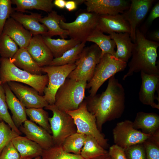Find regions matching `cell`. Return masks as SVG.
<instances>
[{
  "label": "cell",
  "instance_id": "3957f363",
  "mask_svg": "<svg viewBox=\"0 0 159 159\" xmlns=\"http://www.w3.org/2000/svg\"><path fill=\"white\" fill-rule=\"evenodd\" d=\"M0 80L1 84L10 81L21 82L31 86L42 95L48 84V77L44 75H34L15 66L11 59L1 58L0 62Z\"/></svg>",
  "mask_w": 159,
  "mask_h": 159
},
{
  "label": "cell",
  "instance_id": "ba28073f",
  "mask_svg": "<svg viewBox=\"0 0 159 159\" xmlns=\"http://www.w3.org/2000/svg\"><path fill=\"white\" fill-rule=\"evenodd\" d=\"M52 111L53 116L49 122L54 145H62L68 137L77 132L74 120L67 113L59 110L54 104L48 105L44 107Z\"/></svg>",
  "mask_w": 159,
  "mask_h": 159
},
{
  "label": "cell",
  "instance_id": "52a82bcc",
  "mask_svg": "<svg viewBox=\"0 0 159 159\" xmlns=\"http://www.w3.org/2000/svg\"><path fill=\"white\" fill-rule=\"evenodd\" d=\"M66 112L73 119L77 133L92 136L105 149L108 147L107 140L98 130L95 117L88 111L85 99L77 109Z\"/></svg>",
  "mask_w": 159,
  "mask_h": 159
},
{
  "label": "cell",
  "instance_id": "ac0fdd59",
  "mask_svg": "<svg viewBox=\"0 0 159 159\" xmlns=\"http://www.w3.org/2000/svg\"><path fill=\"white\" fill-rule=\"evenodd\" d=\"M97 28L103 33H128L130 29L122 14L99 15Z\"/></svg>",
  "mask_w": 159,
  "mask_h": 159
},
{
  "label": "cell",
  "instance_id": "bcb514c9",
  "mask_svg": "<svg viewBox=\"0 0 159 159\" xmlns=\"http://www.w3.org/2000/svg\"><path fill=\"white\" fill-rule=\"evenodd\" d=\"M150 38L154 41L158 42L159 41V31L158 30L153 32L150 35Z\"/></svg>",
  "mask_w": 159,
  "mask_h": 159
},
{
  "label": "cell",
  "instance_id": "ee69618b",
  "mask_svg": "<svg viewBox=\"0 0 159 159\" xmlns=\"http://www.w3.org/2000/svg\"><path fill=\"white\" fill-rule=\"evenodd\" d=\"M77 5L76 0L67 1H66L65 8L68 11H72L75 10Z\"/></svg>",
  "mask_w": 159,
  "mask_h": 159
},
{
  "label": "cell",
  "instance_id": "7c38bea8",
  "mask_svg": "<svg viewBox=\"0 0 159 159\" xmlns=\"http://www.w3.org/2000/svg\"><path fill=\"white\" fill-rule=\"evenodd\" d=\"M7 83L13 93L26 108H43L49 105L43 96L40 95L33 88L14 81Z\"/></svg>",
  "mask_w": 159,
  "mask_h": 159
},
{
  "label": "cell",
  "instance_id": "d6986e66",
  "mask_svg": "<svg viewBox=\"0 0 159 159\" xmlns=\"http://www.w3.org/2000/svg\"><path fill=\"white\" fill-rule=\"evenodd\" d=\"M2 34L11 38L19 48H26L32 37V35L29 31L11 17L6 20Z\"/></svg>",
  "mask_w": 159,
  "mask_h": 159
},
{
  "label": "cell",
  "instance_id": "c3c4849f",
  "mask_svg": "<svg viewBox=\"0 0 159 159\" xmlns=\"http://www.w3.org/2000/svg\"><path fill=\"white\" fill-rule=\"evenodd\" d=\"M33 159H41V157L39 156L34 158Z\"/></svg>",
  "mask_w": 159,
  "mask_h": 159
},
{
  "label": "cell",
  "instance_id": "83f0119b",
  "mask_svg": "<svg viewBox=\"0 0 159 159\" xmlns=\"http://www.w3.org/2000/svg\"><path fill=\"white\" fill-rule=\"evenodd\" d=\"M86 42H93L101 50L102 56L105 54H109L114 56L116 51L115 42L110 35H106L97 28L87 39Z\"/></svg>",
  "mask_w": 159,
  "mask_h": 159
},
{
  "label": "cell",
  "instance_id": "e0dca14e",
  "mask_svg": "<svg viewBox=\"0 0 159 159\" xmlns=\"http://www.w3.org/2000/svg\"><path fill=\"white\" fill-rule=\"evenodd\" d=\"M26 49L34 61L40 67L49 66L54 58L41 35L32 37Z\"/></svg>",
  "mask_w": 159,
  "mask_h": 159
},
{
  "label": "cell",
  "instance_id": "f35d334b",
  "mask_svg": "<svg viewBox=\"0 0 159 159\" xmlns=\"http://www.w3.org/2000/svg\"><path fill=\"white\" fill-rule=\"evenodd\" d=\"M10 0H0V35L6 20L10 17L13 11Z\"/></svg>",
  "mask_w": 159,
  "mask_h": 159
},
{
  "label": "cell",
  "instance_id": "b9f144b4",
  "mask_svg": "<svg viewBox=\"0 0 159 159\" xmlns=\"http://www.w3.org/2000/svg\"><path fill=\"white\" fill-rule=\"evenodd\" d=\"M108 152L110 157L113 159H127L125 150L115 144L111 146Z\"/></svg>",
  "mask_w": 159,
  "mask_h": 159
},
{
  "label": "cell",
  "instance_id": "484cf974",
  "mask_svg": "<svg viewBox=\"0 0 159 159\" xmlns=\"http://www.w3.org/2000/svg\"><path fill=\"white\" fill-rule=\"evenodd\" d=\"M62 20L64 21V18L54 10H52L47 16L42 17L40 20V22L48 29L45 36L51 37L54 36L59 35L62 39L67 38L68 36V32L62 28L59 25V23Z\"/></svg>",
  "mask_w": 159,
  "mask_h": 159
},
{
  "label": "cell",
  "instance_id": "277c9868",
  "mask_svg": "<svg viewBox=\"0 0 159 159\" xmlns=\"http://www.w3.org/2000/svg\"><path fill=\"white\" fill-rule=\"evenodd\" d=\"M87 83L85 81L67 78L56 93L54 104L65 112L77 109L85 98Z\"/></svg>",
  "mask_w": 159,
  "mask_h": 159
},
{
  "label": "cell",
  "instance_id": "681fc988",
  "mask_svg": "<svg viewBox=\"0 0 159 159\" xmlns=\"http://www.w3.org/2000/svg\"><path fill=\"white\" fill-rule=\"evenodd\" d=\"M0 66H1V64H0ZM2 85V84H1V80H0V85Z\"/></svg>",
  "mask_w": 159,
  "mask_h": 159
},
{
  "label": "cell",
  "instance_id": "8992f818",
  "mask_svg": "<svg viewBox=\"0 0 159 159\" xmlns=\"http://www.w3.org/2000/svg\"><path fill=\"white\" fill-rule=\"evenodd\" d=\"M101 57V50L96 44L85 47L74 63L75 68L67 78L88 82L92 77Z\"/></svg>",
  "mask_w": 159,
  "mask_h": 159
},
{
  "label": "cell",
  "instance_id": "6da1fadb",
  "mask_svg": "<svg viewBox=\"0 0 159 159\" xmlns=\"http://www.w3.org/2000/svg\"><path fill=\"white\" fill-rule=\"evenodd\" d=\"M88 111L94 115L98 130L107 121L120 118L125 109V93L115 75L109 79L107 87L101 94L85 98Z\"/></svg>",
  "mask_w": 159,
  "mask_h": 159
},
{
  "label": "cell",
  "instance_id": "f1b7e54d",
  "mask_svg": "<svg viewBox=\"0 0 159 159\" xmlns=\"http://www.w3.org/2000/svg\"><path fill=\"white\" fill-rule=\"evenodd\" d=\"M11 2L16 6L14 10L21 13L32 9L50 12L54 6L52 0H12Z\"/></svg>",
  "mask_w": 159,
  "mask_h": 159
},
{
  "label": "cell",
  "instance_id": "e575fe53",
  "mask_svg": "<svg viewBox=\"0 0 159 159\" xmlns=\"http://www.w3.org/2000/svg\"><path fill=\"white\" fill-rule=\"evenodd\" d=\"M19 48L16 43L8 36L0 35V56L1 58L11 59Z\"/></svg>",
  "mask_w": 159,
  "mask_h": 159
},
{
  "label": "cell",
  "instance_id": "d590c367",
  "mask_svg": "<svg viewBox=\"0 0 159 159\" xmlns=\"http://www.w3.org/2000/svg\"><path fill=\"white\" fill-rule=\"evenodd\" d=\"M3 121L6 123L13 130L19 135L21 134L15 125L8 110L6 102L5 92L3 85H0V121Z\"/></svg>",
  "mask_w": 159,
  "mask_h": 159
},
{
  "label": "cell",
  "instance_id": "1f68e13d",
  "mask_svg": "<svg viewBox=\"0 0 159 159\" xmlns=\"http://www.w3.org/2000/svg\"><path fill=\"white\" fill-rule=\"evenodd\" d=\"M86 135L76 132L67 137L62 145L66 152L80 155L84 144Z\"/></svg>",
  "mask_w": 159,
  "mask_h": 159
},
{
  "label": "cell",
  "instance_id": "8fae6325",
  "mask_svg": "<svg viewBox=\"0 0 159 159\" xmlns=\"http://www.w3.org/2000/svg\"><path fill=\"white\" fill-rule=\"evenodd\" d=\"M112 134L115 144L124 150L132 145L143 143L152 135L146 134L134 129L132 122L129 120L117 123L113 129Z\"/></svg>",
  "mask_w": 159,
  "mask_h": 159
},
{
  "label": "cell",
  "instance_id": "4fadbf2b",
  "mask_svg": "<svg viewBox=\"0 0 159 159\" xmlns=\"http://www.w3.org/2000/svg\"><path fill=\"white\" fill-rule=\"evenodd\" d=\"M154 0H131L128 9L122 15L128 23L130 36L132 42L135 38L137 27L144 19L149 11Z\"/></svg>",
  "mask_w": 159,
  "mask_h": 159
},
{
  "label": "cell",
  "instance_id": "44dd1931",
  "mask_svg": "<svg viewBox=\"0 0 159 159\" xmlns=\"http://www.w3.org/2000/svg\"><path fill=\"white\" fill-rule=\"evenodd\" d=\"M3 85L7 107L12 114L11 118L16 127L19 129L27 120L26 108L13 93L7 83Z\"/></svg>",
  "mask_w": 159,
  "mask_h": 159
},
{
  "label": "cell",
  "instance_id": "2e32d148",
  "mask_svg": "<svg viewBox=\"0 0 159 159\" xmlns=\"http://www.w3.org/2000/svg\"><path fill=\"white\" fill-rule=\"evenodd\" d=\"M19 129L25 136L38 144L43 150L48 149L54 145L51 134L30 120H27Z\"/></svg>",
  "mask_w": 159,
  "mask_h": 159
},
{
  "label": "cell",
  "instance_id": "f907efd6",
  "mask_svg": "<svg viewBox=\"0 0 159 159\" xmlns=\"http://www.w3.org/2000/svg\"><path fill=\"white\" fill-rule=\"evenodd\" d=\"M109 159H113L112 158H111V157H110V158Z\"/></svg>",
  "mask_w": 159,
  "mask_h": 159
},
{
  "label": "cell",
  "instance_id": "9c48e42d",
  "mask_svg": "<svg viewBox=\"0 0 159 159\" xmlns=\"http://www.w3.org/2000/svg\"><path fill=\"white\" fill-rule=\"evenodd\" d=\"M99 15L87 11L81 12L73 21L66 22L62 20L60 27L67 30L71 39L81 43L86 40L97 26Z\"/></svg>",
  "mask_w": 159,
  "mask_h": 159
},
{
  "label": "cell",
  "instance_id": "7402d4cb",
  "mask_svg": "<svg viewBox=\"0 0 159 159\" xmlns=\"http://www.w3.org/2000/svg\"><path fill=\"white\" fill-rule=\"evenodd\" d=\"M11 141L19 153L20 159H33L42 155L43 150L38 144L26 136L19 135Z\"/></svg>",
  "mask_w": 159,
  "mask_h": 159
},
{
  "label": "cell",
  "instance_id": "836d02e7",
  "mask_svg": "<svg viewBox=\"0 0 159 159\" xmlns=\"http://www.w3.org/2000/svg\"><path fill=\"white\" fill-rule=\"evenodd\" d=\"M41 159H85L80 155L66 152L62 145H54L49 148L43 150Z\"/></svg>",
  "mask_w": 159,
  "mask_h": 159
},
{
  "label": "cell",
  "instance_id": "ab89813d",
  "mask_svg": "<svg viewBox=\"0 0 159 159\" xmlns=\"http://www.w3.org/2000/svg\"><path fill=\"white\" fill-rule=\"evenodd\" d=\"M125 152L127 159H147L143 143L130 146Z\"/></svg>",
  "mask_w": 159,
  "mask_h": 159
},
{
  "label": "cell",
  "instance_id": "8d00e7d4",
  "mask_svg": "<svg viewBox=\"0 0 159 159\" xmlns=\"http://www.w3.org/2000/svg\"><path fill=\"white\" fill-rule=\"evenodd\" d=\"M143 144L147 159H159V130Z\"/></svg>",
  "mask_w": 159,
  "mask_h": 159
},
{
  "label": "cell",
  "instance_id": "60d3db41",
  "mask_svg": "<svg viewBox=\"0 0 159 159\" xmlns=\"http://www.w3.org/2000/svg\"><path fill=\"white\" fill-rule=\"evenodd\" d=\"M0 159H20V154L11 141L2 150Z\"/></svg>",
  "mask_w": 159,
  "mask_h": 159
},
{
  "label": "cell",
  "instance_id": "d6a6232c",
  "mask_svg": "<svg viewBox=\"0 0 159 159\" xmlns=\"http://www.w3.org/2000/svg\"><path fill=\"white\" fill-rule=\"evenodd\" d=\"M26 112L30 120L37 124L52 134L48 112L43 108H26Z\"/></svg>",
  "mask_w": 159,
  "mask_h": 159
},
{
  "label": "cell",
  "instance_id": "816d5d0a",
  "mask_svg": "<svg viewBox=\"0 0 159 159\" xmlns=\"http://www.w3.org/2000/svg\"><path fill=\"white\" fill-rule=\"evenodd\" d=\"M0 60H1V57H0Z\"/></svg>",
  "mask_w": 159,
  "mask_h": 159
},
{
  "label": "cell",
  "instance_id": "f546056e",
  "mask_svg": "<svg viewBox=\"0 0 159 159\" xmlns=\"http://www.w3.org/2000/svg\"><path fill=\"white\" fill-rule=\"evenodd\" d=\"M96 139L91 135H86L80 155L85 159H92L107 153Z\"/></svg>",
  "mask_w": 159,
  "mask_h": 159
},
{
  "label": "cell",
  "instance_id": "ffe728a7",
  "mask_svg": "<svg viewBox=\"0 0 159 159\" xmlns=\"http://www.w3.org/2000/svg\"><path fill=\"white\" fill-rule=\"evenodd\" d=\"M10 17L21 24L32 35H45L47 33V28L40 22L42 18L41 14L31 13L30 14H26L14 11Z\"/></svg>",
  "mask_w": 159,
  "mask_h": 159
},
{
  "label": "cell",
  "instance_id": "7a4b0ae2",
  "mask_svg": "<svg viewBox=\"0 0 159 159\" xmlns=\"http://www.w3.org/2000/svg\"><path fill=\"white\" fill-rule=\"evenodd\" d=\"M133 43L132 58L128 64V70L122 80H125L134 73L141 71L148 74L159 75V66L156 62L159 43L147 39L138 29Z\"/></svg>",
  "mask_w": 159,
  "mask_h": 159
},
{
  "label": "cell",
  "instance_id": "5bb4252c",
  "mask_svg": "<svg viewBox=\"0 0 159 159\" xmlns=\"http://www.w3.org/2000/svg\"><path fill=\"white\" fill-rule=\"evenodd\" d=\"M130 1L125 0H87V11L98 15L123 14L130 6Z\"/></svg>",
  "mask_w": 159,
  "mask_h": 159
},
{
  "label": "cell",
  "instance_id": "30bf717a",
  "mask_svg": "<svg viewBox=\"0 0 159 159\" xmlns=\"http://www.w3.org/2000/svg\"><path fill=\"white\" fill-rule=\"evenodd\" d=\"M76 67L75 64L41 67L42 72L46 73L48 77V82L44 89L43 96L49 105L54 104L57 90Z\"/></svg>",
  "mask_w": 159,
  "mask_h": 159
},
{
  "label": "cell",
  "instance_id": "5b68a950",
  "mask_svg": "<svg viewBox=\"0 0 159 159\" xmlns=\"http://www.w3.org/2000/svg\"><path fill=\"white\" fill-rule=\"evenodd\" d=\"M127 65V63L109 54L102 55L96 67L92 77L87 83L86 89H90L89 96L96 95L106 80L116 73L124 70Z\"/></svg>",
  "mask_w": 159,
  "mask_h": 159
},
{
  "label": "cell",
  "instance_id": "603a6c76",
  "mask_svg": "<svg viewBox=\"0 0 159 159\" xmlns=\"http://www.w3.org/2000/svg\"><path fill=\"white\" fill-rule=\"evenodd\" d=\"M109 34L117 47L114 56L127 63L131 57L134 45L130 34L112 32Z\"/></svg>",
  "mask_w": 159,
  "mask_h": 159
},
{
  "label": "cell",
  "instance_id": "4316f807",
  "mask_svg": "<svg viewBox=\"0 0 159 159\" xmlns=\"http://www.w3.org/2000/svg\"><path fill=\"white\" fill-rule=\"evenodd\" d=\"M45 44L52 53L54 58L61 57L67 50L76 46L80 42L72 39H53L51 37L42 35Z\"/></svg>",
  "mask_w": 159,
  "mask_h": 159
},
{
  "label": "cell",
  "instance_id": "f6af8a7d",
  "mask_svg": "<svg viewBox=\"0 0 159 159\" xmlns=\"http://www.w3.org/2000/svg\"><path fill=\"white\" fill-rule=\"evenodd\" d=\"M66 1L65 0H55L53 2L54 5L61 9L65 8Z\"/></svg>",
  "mask_w": 159,
  "mask_h": 159
},
{
  "label": "cell",
  "instance_id": "cb8c5ba5",
  "mask_svg": "<svg viewBox=\"0 0 159 159\" xmlns=\"http://www.w3.org/2000/svg\"><path fill=\"white\" fill-rule=\"evenodd\" d=\"M132 123L134 129H141L142 132L152 135L159 130V116L154 112H139Z\"/></svg>",
  "mask_w": 159,
  "mask_h": 159
},
{
  "label": "cell",
  "instance_id": "74e56055",
  "mask_svg": "<svg viewBox=\"0 0 159 159\" xmlns=\"http://www.w3.org/2000/svg\"><path fill=\"white\" fill-rule=\"evenodd\" d=\"M4 121H0V154L4 148L16 137L19 135Z\"/></svg>",
  "mask_w": 159,
  "mask_h": 159
},
{
  "label": "cell",
  "instance_id": "7dc6e473",
  "mask_svg": "<svg viewBox=\"0 0 159 159\" xmlns=\"http://www.w3.org/2000/svg\"><path fill=\"white\" fill-rule=\"evenodd\" d=\"M110 156L109 155L108 153H107L92 159H109Z\"/></svg>",
  "mask_w": 159,
  "mask_h": 159
},
{
  "label": "cell",
  "instance_id": "4dcf8cb0",
  "mask_svg": "<svg viewBox=\"0 0 159 159\" xmlns=\"http://www.w3.org/2000/svg\"><path fill=\"white\" fill-rule=\"evenodd\" d=\"M86 42L80 43L66 51L61 57L54 58L49 66H58L74 64L85 47Z\"/></svg>",
  "mask_w": 159,
  "mask_h": 159
},
{
  "label": "cell",
  "instance_id": "7bdbcfd3",
  "mask_svg": "<svg viewBox=\"0 0 159 159\" xmlns=\"http://www.w3.org/2000/svg\"><path fill=\"white\" fill-rule=\"evenodd\" d=\"M159 17V2H158L152 8L146 21V24L150 25L153 21Z\"/></svg>",
  "mask_w": 159,
  "mask_h": 159
},
{
  "label": "cell",
  "instance_id": "9a60e30c",
  "mask_svg": "<svg viewBox=\"0 0 159 159\" xmlns=\"http://www.w3.org/2000/svg\"><path fill=\"white\" fill-rule=\"evenodd\" d=\"M140 72L142 83L139 93V99L143 104L159 110V104H156L155 100L159 101V98L155 96V93L159 90V75Z\"/></svg>",
  "mask_w": 159,
  "mask_h": 159
},
{
  "label": "cell",
  "instance_id": "d4e9b609",
  "mask_svg": "<svg viewBox=\"0 0 159 159\" xmlns=\"http://www.w3.org/2000/svg\"><path fill=\"white\" fill-rule=\"evenodd\" d=\"M11 59L15 66L21 69L33 74L42 75L41 67L34 61L26 48H19Z\"/></svg>",
  "mask_w": 159,
  "mask_h": 159
}]
</instances>
